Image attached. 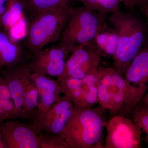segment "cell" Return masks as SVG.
<instances>
[{"mask_svg":"<svg viewBox=\"0 0 148 148\" xmlns=\"http://www.w3.org/2000/svg\"><path fill=\"white\" fill-rule=\"evenodd\" d=\"M108 21L118 36L112 68L123 77L131 61L147 42V27L134 11L110 13Z\"/></svg>","mask_w":148,"mask_h":148,"instance_id":"cell-1","label":"cell"},{"mask_svg":"<svg viewBox=\"0 0 148 148\" xmlns=\"http://www.w3.org/2000/svg\"><path fill=\"white\" fill-rule=\"evenodd\" d=\"M106 110L100 105L95 108L74 105L71 116L61 134L71 148H105Z\"/></svg>","mask_w":148,"mask_h":148,"instance_id":"cell-2","label":"cell"},{"mask_svg":"<svg viewBox=\"0 0 148 148\" xmlns=\"http://www.w3.org/2000/svg\"><path fill=\"white\" fill-rule=\"evenodd\" d=\"M71 10L67 4L31 17L23 43L25 47L33 53L59 40Z\"/></svg>","mask_w":148,"mask_h":148,"instance_id":"cell-3","label":"cell"},{"mask_svg":"<svg viewBox=\"0 0 148 148\" xmlns=\"http://www.w3.org/2000/svg\"><path fill=\"white\" fill-rule=\"evenodd\" d=\"M107 21V14L89 10L84 6L71 8L58 43L71 53L77 48L90 42Z\"/></svg>","mask_w":148,"mask_h":148,"instance_id":"cell-4","label":"cell"},{"mask_svg":"<svg viewBox=\"0 0 148 148\" xmlns=\"http://www.w3.org/2000/svg\"><path fill=\"white\" fill-rule=\"evenodd\" d=\"M74 105L65 95L49 109L38 110L32 122L38 135L41 133L61 134L71 116Z\"/></svg>","mask_w":148,"mask_h":148,"instance_id":"cell-5","label":"cell"},{"mask_svg":"<svg viewBox=\"0 0 148 148\" xmlns=\"http://www.w3.org/2000/svg\"><path fill=\"white\" fill-rule=\"evenodd\" d=\"M105 148L142 147L143 132L125 116H114L106 123Z\"/></svg>","mask_w":148,"mask_h":148,"instance_id":"cell-6","label":"cell"},{"mask_svg":"<svg viewBox=\"0 0 148 148\" xmlns=\"http://www.w3.org/2000/svg\"><path fill=\"white\" fill-rule=\"evenodd\" d=\"M98 68L83 78H71L56 81L62 94L75 106L92 107L98 104Z\"/></svg>","mask_w":148,"mask_h":148,"instance_id":"cell-7","label":"cell"},{"mask_svg":"<svg viewBox=\"0 0 148 148\" xmlns=\"http://www.w3.org/2000/svg\"><path fill=\"white\" fill-rule=\"evenodd\" d=\"M70 53L58 43L33 52L25 64L32 73L57 78L63 73Z\"/></svg>","mask_w":148,"mask_h":148,"instance_id":"cell-8","label":"cell"},{"mask_svg":"<svg viewBox=\"0 0 148 148\" xmlns=\"http://www.w3.org/2000/svg\"><path fill=\"white\" fill-rule=\"evenodd\" d=\"M148 88H137L129 85L114 69L112 74V108L109 112L114 116L128 118L131 110L143 98Z\"/></svg>","mask_w":148,"mask_h":148,"instance_id":"cell-9","label":"cell"},{"mask_svg":"<svg viewBox=\"0 0 148 148\" xmlns=\"http://www.w3.org/2000/svg\"><path fill=\"white\" fill-rule=\"evenodd\" d=\"M101 58L90 42L84 44L71 53L66 61L63 73L56 81L71 78H83L100 66Z\"/></svg>","mask_w":148,"mask_h":148,"instance_id":"cell-10","label":"cell"},{"mask_svg":"<svg viewBox=\"0 0 148 148\" xmlns=\"http://www.w3.org/2000/svg\"><path fill=\"white\" fill-rule=\"evenodd\" d=\"M5 148H40V140L32 123L16 120L2 123Z\"/></svg>","mask_w":148,"mask_h":148,"instance_id":"cell-11","label":"cell"},{"mask_svg":"<svg viewBox=\"0 0 148 148\" xmlns=\"http://www.w3.org/2000/svg\"><path fill=\"white\" fill-rule=\"evenodd\" d=\"M32 73L25 63L11 68L0 70L13 99L17 119L21 112L27 86L32 79Z\"/></svg>","mask_w":148,"mask_h":148,"instance_id":"cell-12","label":"cell"},{"mask_svg":"<svg viewBox=\"0 0 148 148\" xmlns=\"http://www.w3.org/2000/svg\"><path fill=\"white\" fill-rule=\"evenodd\" d=\"M32 53L23 43L11 40L7 33L0 28V70L26 63Z\"/></svg>","mask_w":148,"mask_h":148,"instance_id":"cell-13","label":"cell"},{"mask_svg":"<svg viewBox=\"0 0 148 148\" xmlns=\"http://www.w3.org/2000/svg\"><path fill=\"white\" fill-rule=\"evenodd\" d=\"M129 85L137 88H148V42L134 57L123 77Z\"/></svg>","mask_w":148,"mask_h":148,"instance_id":"cell-14","label":"cell"},{"mask_svg":"<svg viewBox=\"0 0 148 148\" xmlns=\"http://www.w3.org/2000/svg\"><path fill=\"white\" fill-rule=\"evenodd\" d=\"M32 77L38 92V110L49 109L61 97L62 92L59 84L56 81L41 74L32 73Z\"/></svg>","mask_w":148,"mask_h":148,"instance_id":"cell-15","label":"cell"},{"mask_svg":"<svg viewBox=\"0 0 148 148\" xmlns=\"http://www.w3.org/2000/svg\"><path fill=\"white\" fill-rule=\"evenodd\" d=\"M89 42L101 57H113L117 49L118 36L107 21Z\"/></svg>","mask_w":148,"mask_h":148,"instance_id":"cell-16","label":"cell"},{"mask_svg":"<svg viewBox=\"0 0 148 148\" xmlns=\"http://www.w3.org/2000/svg\"><path fill=\"white\" fill-rule=\"evenodd\" d=\"M114 69L100 66L98 69V104L110 112L112 108V74Z\"/></svg>","mask_w":148,"mask_h":148,"instance_id":"cell-17","label":"cell"},{"mask_svg":"<svg viewBox=\"0 0 148 148\" xmlns=\"http://www.w3.org/2000/svg\"><path fill=\"white\" fill-rule=\"evenodd\" d=\"M38 98L36 86L32 78L26 88L22 109L18 117V119L26 120L29 123L32 122L38 110Z\"/></svg>","mask_w":148,"mask_h":148,"instance_id":"cell-18","label":"cell"},{"mask_svg":"<svg viewBox=\"0 0 148 148\" xmlns=\"http://www.w3.org/2000/svg\"><path fill=\"white\" fill-rule=\"evenodd\" d=\"M131 120L145 135V140L148 141V94L143 98L133 108L130 114Z\"/></svg>","mask_w":148,"mask_h":148,"instance_id":"cell-19","label":"cell"},{"mask_svg":"<svg viewBox=\"0 0 148 148\" xmlns=\"http://www.w3.org/2000/svg\"><path fill=\"white\" fill-rule=\"evenodd\" d=\"M26 14L31 17L37 14L68 4L71 0H23Z\"/></svg>","mask_w":148,"mask_h":148,"instance_id":"cell-20","label":"cell"},{"mask_svg":"<svg viewBox=\"0 0 148 148\" xmlns=\"http://www.w3.org/2000/svg\"><path fill=\"white\" fill-rule=\"evenodd\" d=\"M89 10L108 14L120 10L119 0H76Z\"/></svg>","mask_w":148,"mask_h":148,"instance_id":"cell-21","label":"cell"},{"mask_svg":"<svg viewBox=\"0 0 148 148\" xmlns=\"http://www.w3.org/2000/svg\"><path fill=\"white\" fill-rule=\"evenodd\" d=\"M0 104L8 120L17 119L15 106L5 81L0 75Z\"/></svg>","mask_w":148,"mask_h":148,"instance_id":"cell-22","label":"cell"},{"mask_svg":"<svg viewBox=\"0 0 148 148\" xmlns=\"http://www.w3.org/2000/svg\"><path fill=\"white\" fill-rule=\"evenodd\" d=\"M38 135L40 148H71L61 134L41 133Z\"/></svg>","mask_w":148,"mask_h":148,"instance_id":"cell-23","label":"cell"},{"mask_svg":"<svg viewBox=\"0 0 148 148\" xmlns=\"http://www.w3.org/2000/svg\"><path fill=\"white\" fill-rule=\"evenodd\" d=\"M5 11L12 14L15 19L26 14L25 6L23 0H8Z\"/></svg>","mask_w":148,"mask_h":148,"instance_id":"cell-24","label":"cell"},{"mask_svg":"<svg viewBox=\"0 0 148 148\" xmlns=\"http://www.w3.org/2000/svg\"><path fill=\"white\" fill-rule=\"evenodd\" d=\"M121 3L131 11L135 10L136 7H139L145 15L148 14V0H119Z\"/></svg>","mask_w":148,"mask_h":148,"instance_id":"cell-25","label":"cell"},{"mask_svg":"<svg viewBox=\"0 0 148 148\" xmlns=\"http://www.w3.org/2000/svg\"><path fill=\"white\" fill-rule=\"evenodd\" d=\"M8 0H0V17L3 14L6 10V4Z\"/></svg>","mask_w":148,"mask_h":148,"instance_id":"cell-26","label":"cell"},{"mask_svg":"<svg viewBox=\"0 0 148 148\" xmlns=\"http://www.w3.org/2000/svg\"><path fill=\"white\" fill-rule=\"evenodd\" d=\"M5 113L4 112L1 107V104H0V123L3 122L7 121Z\"/></svg>","mask_w":148,"mask_h":148,"instance_id":"cell-27","label":"cell"},{"mask_svg":"<svg viewBox=\"0 0 148 148\" xmlns=\"http://www.w3.org/2000/svg\"><path fill=\"white\" fill-rule=\"evenodd\" d=\"M0 148H5L3 141L1 123H0Z\"/></svg>","mask_w":148,"mask_h":148,"instance_id":"cell-28","label":"cell"},{"mask_svg":"<svg viewBox=\"0 0 148 148\" xmlns=\"http://www.w3.org/2000/svg\"><path fill=\"white\" fill-rule=\"evenodd\" d=\"M0 28L1 29V17H0Z\"/></svg>","mask_w":148,"mask_h":148,"instance_id":"cell-29","label":"cell"}]
</instances>
